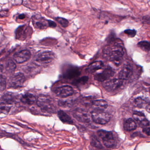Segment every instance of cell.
Wrapping results in <instances>:
<instances>
[{
	"label": "cell",
	"mask_w": 150,
	"mask_h": 150,
	"mask_svg": "<svg viewBox=\"0 0 150 150\" xmlns=\"http://www.w3.org/2000/svg\"><path fill=\"white\" fill-rule=\"evenodd\" d=\"M136 122L132 118H130L127 119L124 123V128L127 131H132L136 129L137 128Z\"/></svg>",
	"instance_id": "18"
},
{
	"label": "cell",
	"mask_w": 150,
	"mask_h": 150,
	"mask_svg": "<svg viewBox=\"0 0 150 150\" xmlns=\"http://www.w3.org/2000/svg\"><path fill=\"white\" fill-rule=\"evenodd\" d=\"M72 115L75 119L81 122H90V117L87 111L81 109L74 110L72 111Z\"/></svg>",
	"instance_id": "8"
},
{
	"label": "cell",
	"mask_w": 150,
	"mask_h": 150,
	"mask_svg": "<svg viewBox=\"0 0 150 150\" xmlns=\"http://www.w3.org/2000/svg\"><path fill=\"white\" fill-rule=\"evenodd\" d=\"M114 74L115 72L112 68L108 67L105 68L101 73L96 74L95 76V79L100 82H103L112 77Z\"/></svg>",
	"instance_id": "11"
},
{
	"label": "cell",
	"mask_w": 150,
	"mask_h": 150,
	"mask_svg": "<svg viewBox=\"0 0 150 150\" xmlns=\"http://www.w3.org/2000/svg\"><path fill=\"white\" fill-rule=\"evenodd\" d=\"M124 33L129 38H133L136 36L137 31L135 30L127 29L125 30Z\"/></svg>",
	"instance_id": "31"
},
{
	"label": "cell",
	"mask_w": 150,
	"mask_h": 150,
	"mask_svg": "<svg viewBox=\"0 0 150 150\" xmlns=\"http://www.w3.org/2000/svg\"><path fill=\"white\" fill-rule=\"evenodd\" d=\"M92 105L96 110H104L108 107V103L105 100H98L93 101Z\"/></svg>",
	"instance_id": "17"
},
{
	"label": "cell",
	"mask_w": 150,
	"mask_h": 150,
	"mask_svg": "<svg viewBox=\"0 0 150 150\" xmlns=\"http://www.w3.org/2000/svg\"><path fill=\"white\" fill-rule=\"evenodd\" d=\"M103 65V63L101 61H96L89 65L86 69V71L89 73H93L97 70L102 68Z\"/></svg>",
	"instance_id": "16"
},
{
	"label": "cell",
	"mask_w": 150,
	"mask_h": 150,
	"mask_svg": "<svg viewBox=\"0 0 150 150\" xmlns=\"http://www.w3.org/2000/svg\"><path fill=\"white\" fill-rule=\"evenodd\" d=\"M35 25L36 26V28H38L39 29H43L45 28H47L48 26V22L46 23V21L44 20L43 19H39L36 22H35Z\"/></svg>",
	"instance_id": "24"
},
{
	"label": "cell",
	"mask_w": 150,
	"mask_h": 150,
	"mask_svg": "<svg viewBox=\"0 0 150 150\" xmlns=\"http://www.w3.org/2000/svg\"><path fill=\"white\" fill-rule=\"evenodd\" d=\"M118 42H114L112 45L106 46L104 50L103 54L105 57L112 61L116 65L121 64L123 56L124 54V48L122 43Z\"/></svg>",
	"instance_id": "1"
},
{
	"label": "cell",
	"mask_w": 150,
	"mask_h": 150,
	"mask_svg": "<svg viewBox=\"0 0 150 150\" xmlns=\"http://www.w3.org/2000/svg\"><path fill=\"white\" fill-rule=\"evenodd\" d=\"M58 116L59 119L63 122L68 124H73V121L71 117L63 110H59L58 112Z\"/></svg>",
	"instance_id": "19"
},
{
	"label": "cell",
	"mask_w": 150,
	"mask_h": 150,
	"mask_svg": "<svg viewBox=\"0 0 150 150\" xmlns=\"http://www.w3.org/2000/svg\"><path fill=\"white\" fill-rule=\"evenodd\" d=\"M99 137L102 139L103 143L108 148H112L116 145V142L114 135L111 132L104 130H100L97 132Z\"/></svg>",
	"instance_id": "4"
},
{
	"label": "cell",
	"mask_w": 150,
	"mask_h": 150,
	"mask_svg": "<svg viewBox=\"0 0 150 150\" xmlns=\"http://www.w3.org/2000/svg\"><path fill=\"white\" fill-rule=\"evenodd\" d=\"M37 104L44 112L51 113L55 111V107L52 103L50 97L45 96H39L37 100Z\"/></svg>",
	"instance_id": "3"
},
{
	"label": "cell",
	"mask_w": 150,
	"mask_h": 150,
	"mask_svg": "<svg viewBox=\"0 0 150 150\" xmlns=\"http://www.w3.org/2000/svg\"><path fill=\"white\" fill-rule=\"evenodd\" d=\"M146 110H147V111H148V112H150V105H149V104H148V105H147V106H146Z\"/></svg>",
	"instance_id": "35"
},
{
	"label": "cell",
	"mask_w": 150,
	"mask_h": 150,
	"mask_svg": "<svg viewBox=\"0 0 150 150\" xmlns=\"http://www.w3.org/2000/svg\"><path fill=\"white\" fill-rule=\"evenodd\" d=\"M25 77L22 73H17L11 76L8 81L9 88H17L22 87L24 85Z\"/></svg>",
	"instance_id": "5"
},
{
	"label": "cell",
	"mask_w": 150,
	"mask_h": 150,
	"mask_svg": "<svg viewBox=\"0 0 150 150\" xmlns=\"http://www.w3.org/2000/svg\"><path fill=\"white\" fill-rule=\"evenodd\" d=\"M31 54L28 50H23L16 52L14 55L13 59L18 64H22L30 59Z\"/></svg>",
	"instance_id": "9"
},
{
	"label": "cell",
	"mask_w": 150,
	"mask_h": 150,
	"mask_svg": "<svg viewBox=\"0 0 150 150\" xmlns=\"http://www.w3.org/2000/svg\"><path fill=\"white\" fill-rule=\"evenodd\" d=\"M55 58V54L52 52H44L38 56L36 61L40 64H46L52 62Z\"/></svg>",
	"instance_id": "7"
},
{
	"label": "cell",
	"mask_w": 150,
	"mask_h": 150,
	"mask_svg": "<svg viewBox=\"0 0 150 150\" xmlns=\"http://www.w3.org/2000/svg\"><path fill=\"white\" fill-rule=\"evenodd\" d=\"M123 80L116 79L110 80L103 84V86L108 91H114L121 87L123 84Z\"/></svg>",
	"instance_id": "6"
},
{
	"label": "cell",
	"mask_w": 150,
	"mask_h": 150,
	"mask_svg": "<svg viewBox=\"0 0 150 150\" xmlns=\"http://www.w3.org/2000/svg\"><path fill=\"white\" fill-rule=\"evenodd\" d=\"M143 131L146 134H147L148 136H149V126L148 127H146L143 129Z\"/></svg>",
	"instance_id": "33"
},
{
	"label": "cell",
	"mask_w": 150,
	"mask_h": 150,
	"mask_svg": "<svg viewBox=\"0 0 150 150\" xmlns=\"http://www.w3.org/2000/svg\"><path fill=\"white\" fill-rule=\"evenodd\" d=\"M6 78L4 75L0 74V91H4L6 89Z\"/></svg>",
	"instance_id": "26"
},
{
	"label": "cell",
	"mask_w": 150,
	"mask_h": 150,
	"mask_svg": "<svg viewBox=\"0 0 150 150\" xmlns=\"http://www.w3.org/2000/svg\"><path fill=\"white\" fill-rule=\"evenodd\" d=\"M135 104L137 107H139V108H142L146 103H147L146 100L142 97H138L137 99H135Z\"/></svg>",
	"instance_id": "27"
},
{
	"label": "cell",
	"mask_w": 150,
	"mask_h": 150,
	"mask_svg": "<svg viewBox=\"0 0 150 150\" xmlns=\"http://www.w3.org/2000/svg\"><path fill=\"white\" fill-rule=\"evenodd\" d=\"M18 18L20 20H23V19H25V16L24 14H21L19 16Z\"/></svg>",
	"instance_id": "34"
},
{
	"label": "cell",
	"mask_w": 150,
	"mask_h": 150,
	"mask_svg": "<svg viewBox=\"0 0 150 150\" xmlns=\"http://www.w3.org/2000/svg\"><path fill=\"white\" fill-rule=\"evenodd\" d=\"M9 104L5 103H0V114H4L8 115L11 109V107Z\"/></svg>",
	"instance_id": "20"
},
{
	"label": "cell",
	"mask_w": 150,
	"mask_h": 150,
	"mask_svg": "<svg viewBox=\"0 0 150 150\" xmlns=\"http://www.w3.org/2000/svg\"><path fill=\"white\" fill-rule=\"evenodd\" d=\"M133 117L135 120L140 124V123L145 119L144 115L142 112L136 111L133 113Z\"/></svg>",
	"instance_id": "22"
},
{
	"label": "cell",
	"mask_w": 150,
	"mask_h": 150,
	"mask_svg": "<svg viewBox=\"0 0 150 150\" xmlns=\"http://www.w3.org/2000/svg\"><path fill=\"white\" fill-rule=\"evenodd\" d=\"M137 45L139 48L144 51L149 52L150 51V43L147 41H141L138 43Z\"/></svg>",
	"instance_id": "23"
},
{
	"label": "cell",
	"mask_w": 150,
	"mask_h": 150,
	"mask_svg": "<svg viewBox=\"0 0 150 150\" xmlns=\"http://www.w3.org/2000/svg\"><path fill=\"white\" fill-rule=\"evenodd\" d=\"M21 98L18 95L11 93H8L5 94L2 99L6 103L11 105L18 103L21 101Z\"/></svg>",
	"instance_id": "13"
},
{
	"label": "cell",
	"mask_w": 150,
	"mask_h": 150,
	"mask_svg": "<svg viewBox=\"0 0 150 150\" xmlns=\"http://www.w3.org/2000/svg\"><path fill=\"white\" fill-rule=\"evenodd\" d=\"M59 105L62 107H71L73 105V101L68 100H60L59 101Z\"/></svg>",
	"instance_id": "30"
},
{
	"label": "cell",
	"mask_w": 150,
	"mask_h": 150,
	"mask_svg": "<svg viewBox=\"0 0 150 150\" xmlns=\"http://www.w3.org/2000/svg\"><path fill=\"white\" fill-rule=\"evenodd\" d=\"M90 143L93 146L98 149H102L103 148L100 142L95 135L91 136Z\"/></svg>",
	"instance_id": "21"
},
{
	"label": "cell",
	"mask_w": 150,
	"mask_h": 150,
	"mask_svg": "<svg viewBox=\"0 0 150 150\" xmlns=\"http://www.w3.org/2000/svg\"><path fill=\"white\" fill-rule=\"evenodd\" d=\"M21 101L24 104L32 105L35 103L36 99L34 95L30 93H26L21 96Z\"/></svg>",
	"instance_id": "15"
},
{
	"label": "cell",
	"mask_w": 150,
	"mask_h": 150,
	"mask_svg": "<svg viewBox=\"0 0 150 150\" xmlns=\"http://www.w3.org/2000/svg\"><path fill=\"white\" fill-rule=\"evenodd\" d=\"M91 118L97 124L105 125L109 122L110 117L104 110L95 109L91 113Z\"/></svg>",
	"instance_id": "2"
},
{
	"label": "cell",
	"mask_w": 150,
	"mask_h": 150,
	"mask_svg": "<svg viewBox=\"0 0 150 150\" xmlns=\"http://www.w3.org/2000/svg\"><path fill=\"white\" fill-rule=\"evenodd\" d=\"M55 93L56 95L59 97L66 98L72 95L74 93V90L70 86H64L56 88Z\"/></svg>",
	"instance_id": "10"
},
{
	"label": "cell",
	"mask_w": 150,
	"mask_h": 150,
	"mask_svg": "<svg viewBox=\"0 0 150 150\" xmlns=\"http://www.w3.org/2000/svg\"><path fill=\"white\" fill-rule=\"evenodd\" d=\"M132 73V67L129 63L125 64L118 74V78L121 79L127 80L130 77Z\"/></svg>",
	"instance_id": "12"
},
{
	"label": "cell",
	"mask_w": 150,
	"mask_h": 150,
	"mask_svg": "<svg viewBox=\"0 0 150 150\" xmlns=\"http://www.w3.org/2000/svg\"><path fill=\"white\" fill-rule=\"evenodd\" d=\"M55 20L63 28H67L69 25V22L65 18H62V17H57L55 18Z\"/></svg>",
	"instance_id": "25"
},
{
	"label": "cell",
	"mask_w": 150,
	"mask_h": 150,
	"mask_svg": "<svg viewBox=\"0 0 150 150\" xmlns=\"http://www.w3.org/2000/svg\"><path fill=\"white\" fill-rule=\"evenodd\" d=\"M88 79V77L84 76V77H81V78H79L76 80L74 81L73 84L75 85H77V86L83 85L87 82Z\"/></svg>",
	"instance_id": "29"
},
{
	"label": "cell",
	"mask_w": 150,
	"mask_h": 150,
	"mask_svg": "<svg viewBox=\"0 0 150 150\" xmlns=\"http://www.w3.org/2000/svg\"><path fill=\"white\" fill-rule=\"evenodd\" d=\"M16 65L12 60H9L6 65V70L8 72L13 73L15 71Z\"/></svg>",
	"instance_id": "28"
},
{
	"label": "cell",
	"mask_w": 150,
	"mask_h": 150,
	"mask_svg": "<svg viewBox=\"0 0 150 150\" xmlns=\"http://www.w3.org/2000/svg\"><path fill=\"white\" fill-rule=\"evenodd\" d=\"M48 26L51 28H55L57 27L56 23L51 21H48Z\"/></svg>",
	"instance_id": "32"
},
{
	"label": "cell",
	"mask_w": 150,
	"mask_h": 150,
	"mask_svg": "<svg viewBox=\"0 0 150 150\" xmlns=\"http://www.w3.org/2000/svg\"><path fill=\"white\" fill-rule=\"evenodd\" d=\"M80 74V71L79 68L74 67H69L65 71L64 74V78L66 79H72L79 76Z\"/></svg>",
	"instance_id": "14"
}]
</instances>
